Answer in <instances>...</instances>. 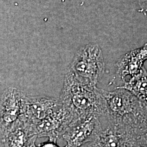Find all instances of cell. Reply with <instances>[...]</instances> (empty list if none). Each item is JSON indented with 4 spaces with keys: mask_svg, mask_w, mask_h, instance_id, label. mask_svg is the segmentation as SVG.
Returning a JSON list of instances; mask_svg holds the SVG:
<instances>
[{
    "mask_svg": "<svg viewBox=\"0 0 147 147\" xmlns=\"http://www.w3.org/2000/svg\"><path fill=\"white\" fill-rule=\"evenodd\" d=\"M99 118L92 116L70 124L62 136L67 147H80L90 142L102 129Z\"/></svg>",
    "mask_w": 147,
    "mask_h": 147,
    "instance_id": "6",
    "label": "cell"
},
{
    "mask_svg": "<svg viewBox=\"0 0 147 147\" xmlns=\"http://www.w3.org/2000/svg\"><path fill=\"white\" fill-rule=\"evenodd\" d=\"M117 88L125 89L131 92L142 102L147 105V71L144 67L141 72L125 81Z\"/></svg>",
    "mask_w": 147,
    "mask_h": 147,
    "instance_id": "11",
    "label": "cell"
},
{
    "mask_svg": "<svg viewBox=\"0 0 147 147\" xmlns=\"http://www.w3.org/2000/svg\"><path fill=\"white\" fill-rule=\"evenodd\" d=\"M61 106L59 98L26 95L21 119L28 125L34 124L51 115Z\"/></svg>",
    "mask_w": 147,
    "mask_h": 147,
    "instance_id": "7",
    "label": "cell"
},
{
    "mask_svg": "<svg viewBox=\"0 0 147 147\" xmlns=\"http://www.w3.org/2000/svg\"><path fill=\"white\" fill-rule=\"evenodd\" d=\"M147 60V43L142 47L129 51L119 59L116 64V76L125 81L140 73Z\"/></svg>",
    "mask_w": 147,
    "mask_h": 147,
    "instance_id": "8",
    "label": "cell"
},
{
    "mask_svg": "<svg viewBox=\"0 0 147 147\" xmlns=\"http://www.w3.org/2000/svg\"><path fill=\"white\" fill-rule=\"evenodd\" d=\"M73 123L71 116L61 105L51 115L37 123L32 125L25 123L32 136L47 137L49 141L57 142Z\"/></svg>",
    "mask_w": 147,
    "mask_h": 147,
    "instance_id": "4",
    "label": "cell"
},
{
    "mask_svg": "<svg viewBox=\"0 0 147 147\" xmlns=\"http://www.w3.org/2000/svg\"><path fill=\"white\" fill-rule=\"evenodd\" d=\"M142 12L147 16V0H137Z\"/></svg>",
    "mask_w": 147,
    "mask_h": 147,
    "instance_id": "12",
    "label": "cell"
},
{
    "mask_svg": "<svg viewBox=\"0 0 147 147\" xmlns=\"http://www.w3.org/2000/svg\"><path fill=\"white\" fill-rule=\"evenodd\" d=\"M32 147H37V146H36V143H35V144H33V146H32Z\"/></svg>",
    "mask_w": 147,
    "mask_h": 147,
    "instance_id": "14",
    "label": "cell"
},
{
    "mask_svg": "<svg viewBox=\"0 0 147 147\" xmlns=\"http://www.w3.org/2000/svg\"><path fill=\"white\" fill-rule=\"evenodd\" d=\"M105 65L100 47L90 43L81 47L76 53L69 71L82 84L92 87L102 78Z\"/></svg>",
    "mask_w": 147,
    "mask_h": 147,
    "instance_id": "2",
    "label": "cell"
},
{
    "mask_svg": "<svg viewBox=\"0 0 147 147\" xmlns=\"http://www.w3.org/2000/svg\"><path fill=\"white\" fill-rule=\"evenodd\" d=\"M4 147H31L37 137L31 135L25 122L20 119L2 133Z\"/></svg>",
    "mask_w": 147,
    "mask_h": 147,
    "instance_id": "10",
    "label": "cell"
},
{
    "mask_svg": "<svg viewBox=\"0 0 147 147\" xmlns=\"http://www.w3.org/2000/svg\"><path fill=\"white\" fill-rule=\"evenodd\" d=\"M38 147H59L57 144V142H53V141H51L48 140L47 142H44L41 144ZM64 147H68L66 145Z\"/></svg>",
    "mask_w": 147,
    "mask_h": 147,
    "instance_id": "13",
    "label": "cell"
},
{
    "mask_svg": "<svg viewBox=\"0 0 147 147\" xmlns=\"http://www.w3.org/2000/svg\"><path fill=\"white\" fill-rule=\"evenodd\" d=\"M34 144H35V143H34ZM33 145H32V146L31 147H32V146H33Z\"/></svg>",
    "mask_w": 147,
    "mask_h": 147,
    "instance_id": "15",
    "label": "cell"
},
{
    "mask_svg": "<svg viewBox=\"0 0 147 147\" xmlns=\"http://www.w3.org/2000/svg\"><path fill=\"white\" fill-rule=\"evenodd\" d=\"M107 106L110 121H123L124 119L136 116L142 112L145 104L126 89L117 88L109 92L101 89Z\"/></svg>",
    "mask_w": 147,
    "mask_h": 147,
    "instance_id": "3",
    "label": "cell"
},
{
    "mask_svg": "<svg viewBox=\"0 0 147 147\" xmlns=\"http://www.w3.org/2000/svg\"><path fill=\"white\" fill-rule=\"evenodd\" d=\"M127 139L125 130L121 127L119 123L117 124L113 121L98 132L89 142L88 147H126Z\"/></svg>",
    "mask_w": 147,
    "mask_h": 147,
    "instance_id": "9",
    "label": "cell"
},
{
    "mask_svg": "<svg viewBox=\"0 0 147 147\" xmlns=\"http://www.w3.org/2000/svg\"><path fill=\"white\" fill-rule=\"evenodd\" d=\"M26 95L14 87L5 89L0 99V131L3 133L21 119Z\"/></svg>",
    "mask_w": 147,
    "mask_h": 147,
    "instance_id": "5",
    "label": "cell"
},
{
    "mask_svg": "<svg viewBox=\"0 0 147 147\" xmlns=\"http://www.w3.org/2000/svg\"><path fill=\"white\" fill-rule=\"evenodd\" d=\"M59 99L71 116L73 123L92 116L108 115L101 89L80 83L69 70L65 75Z\"/></svg>",
    "mask_w": 147,
    "mask_h": 147,
    "instance_id": "1",
    "label": "cell"
}]
</instances>
